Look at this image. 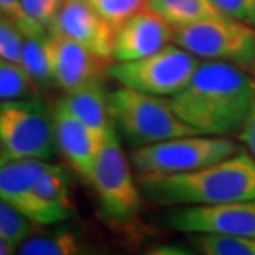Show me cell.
Instances as JSON below:
<instances>
[{"label":"cell","instance_id":"1","mask_svg":"<svg viewBox=\"0 0 255 255\" xmlns=\"http://www.w3.org/2000/svg\"><path fill=\"white\" fill-rule=\"evenodd\" d=\"M255 101V74L224 61H201L182 91L170 98L177 115L197 133L240 132Z\"/></svg>","mask_w":255,"mask_h":255},{"label":"cell","instance_id":"2","mask_svg":"<svg viewBox=\"0 0 255 255\" xmlns=\"http://www.w3.org/2000/svg\"><path fill=\"white\" fill-rule=\"evenodd\" d=\"M149 200L164 206H207L255 200V159L237 152L197 170L166 176H137Z\"/></svg>","mask_w":255,"mask_h":255},{"label":"cell","instance_id":"3","mask_svg":"<svg viewBox=\"0 0 255 255\" xmlns=\"http://www.w3.org/2000/svg\"><path fill=\"white\" fill-rule=\"evenodd\" d=\"M114 127L133 147L197 133L174 111L170 100L127 87L108 94Z\"/></svg>","mask_w":255,"mask_h":255},{"label":"cell","instance_id":"4","mask_svg":"<svg viewBox=\"0 0 255 255\" xmlns=\"http://www.w3.org/2000/svg\"><path fill=\"white\" fill-rule=\"evenodd\" d=\"M53 111L36 98L0 102V163L50 160L57 152Z\"/></svg>","mask_w":255,"mask_h":255},{"label":"cell","instance_id":"5","mask_svg":"<svg viewBox=\"0 0 255 255\" xmlns=\"http://www.w3.org/2000/svg\"><path fill=\"white\" fill-rule=\"evenodd\" d=\"M237 152L230 137L193 133L135 147L130 163L137 176H166L197 170Z\"/></svg>","mask_w":255,"mask_h":255},{"label":"cell","instance_id":"6","mask_svg":"<svg viewBox=\"0 0 255 255\" xmlns=\"http://www.w3.org/2000/svg\"><path fill=\"white\" fill-rule=\"evenodd\" d=\"M174 44L204 61H224L255 74V28L219 14L174 28Z\"/></svg>","mask_w":255,"mask_h":255},{"label":"cell","instance_id":"7","mask_svg":"<svg viewBox=\"0 0 255 255\" xmlns=\"http://www.w3.org/2000/svg\"><path fill=\"white\" fill-rule=\"evenodd\" d=\"M132 167L125 155L121 136L114 127L101 145L91 186L104 214L117 223L130 221L140 210L142 189L133 176Z\"/></svg>","mask_w":255,"mask_h":255},{"label":"cell","instance_id":"8","mask_svg":"<svg viewBox=\"0 0 255 255\" xmlns=\"http://www.w3.org/2000/svg\"><path fill=\"white\" fill-rule=\"evenodd\" d=\"M200 63V58L173 43L140 60L115 61L110 67V77L121 87L172 98L187 85Z\"/></svg>","mask_w":255,"mask_h":255},{"label":"cell","instance_id":"9","mask_svg":"<svg viewBox=\"0 0 255 255\" xmlns=\"http://www.w3.org/2000/svg\"><path fill=\"white\" fill-rule=\"evenodd\" d=\"M166 223L190 234H227L255 238V200L182 206L169 211Z\"/></svg>","mask_w":255,"mask_h":255},{"label":"cell","instance_id":"10","mask_svg":"<svg viewBox=\"0 0 255 255\" xmlns=\"http://www.w3.org/2000/svg\"><path fill=\"white\" fill-rule=\"evenodd\" d=\"M115 31L87 0H64L48 27V34L71 40L110 60H114Z\"/></svg>","mask_w":255,"mask_h":255},{"label":"cell","instance_id":"11","mask_svg":"<svg viewBox=\"0 0 255 255\" xmlns=\"http://www.w3.org/2000/svg\"><path fill=\"white\" fill-rule=\"evenodd\" d=\"M53 77L64 92H71L110 77L114 60L101 57L71 40L50 34Z\"/></svg>","mask_w":255,"mask_h":255},{"label":"cell","instance_id":"12","mask_svg":"<svg viewBox=\"0 0 255 255\" xmlns=\"http://www.w3.org/2000/svg\"><path fill=\"white\" fill-rule=\"evenodd\" d=\"M174 43V27L153 10L145 7L117 28L114 60L135 61Z\"/></svg>","mask_w":255,"mask_h":255},{"label":"cell","instance_id":"13","mask_svg":"<svg viewBox=\"0 0 255 255\" xmlns=\"http://www.w3.org/2000/svg\"><path fill=\"white\" fill-rule=\"evenodd\" d=\"M53 115L58 152L84 182L91 184L94 167L105 137H101L75 118L60 101L55 104Z\"/></svg>","mask_w":255,"mask_h":255},{"label":"cell","instance_id":"14","mask_svg":"<svg viewBox=\"0 0 255 255\" xmlns=\"http://www.w3.org/2000/svg\"><path fill=\"white\" fill-rule=\"evenodd\" d=\"M73 214L70 177L63 167L50 163L33 187L24 216L36 226H55Z\"/></svg>","mask_w":255,"mask_h":255},{"label":"cell","instance_id":"15","mask_svg":"<svg viewBox=\"0 0 255 255\" xmlns=\"http://www.w3.org/2000/svg\"><path fill=\"white\" fill-rule=\"evenodd\" d=\"M58 101L75 118L80 119L101 137L107 136L114 128L108 92H105L102 82H94L75 91L65 92Z\"/></svg>","mask_w":255,"mask_h":255},{"label":"cell","instance_id":"16","mask_svg":"<svg viewBox=\"0 0 255 255\" xmlns=\"http://www.w3.org/2000/svg\"><path fill=\"white\" fill-rule=\"evenodd\" d=\"M50 162L40 159H18L0 163V197L23 214L38 177Z\"/></svg>","mask_w":255,"mask_h":255},{"label":"cell","instance_id":"17","mask_svg":"<svg viewBox=\"0 0 255 255\" xmlns=\"http://www.w3.org/2000/svg\"><path fill=\"white\" fill-rule=\"evenodd\" d=\"M82 238L68 228H55L44 234H31L17 247L21 255H80L85 251Z\"/></svg>","mask_w":255,"mask_h":255},{"label":"cell","instance_id":"18","mask_svg":"<svg viewBox=\"0 0 255 255\" xmlns=\"http://www.w3.org/2000/svg\"><path fill=\"white\" fill-rule=\"evenodd\" d=\"M146 7L162 16L174 28L223 14L211 0H147Z\"/></svg>","mask_w":255,"mask_h":255},{"label":"cell","instance_id":"19","mask_svg":"<svg viewBox=\"0 0 255 255\" xmlns=\"http://www.w3.org/2000/svg\"><path fill=\"white\" fill-rule=\"evenodd\" d=\"M20 67L26 71L36 87L54 82L50 34L44 33L24 37Z\"/></svg>","mask_w":255,"mask_h":255},{"label":"cell","instance_id":"20","mask_svg":"<svg viewBox=\"0 0 255 255\" xmlns=\"http://www.w3.org/2000/svg\"><path fill=\"white\" fill-rule=\"evenodd\" d=\"M194 244L206 255H255V238L227 234H194Z\"/></svg>","mask_w":255,"mask_h":255},{"label":"cell","instance_id":"21","mask_svg":"<svg viewBox=\"0 0 255 255\" xmlns=\"http://www.w3.org/2000/svg\"><path fill=\"white\" fill-rule=\"evenodd\" d=\"M36 224L16 209L9 201L0 197V238L17 248L34 231Z\"/></svg>","mask_w":255,"mask_h":255},{"label":"cell","instance_id":"22","mask_svg":"<svg viewBox=\"0 0 255 255\" xmlns=\"http://www.w3.org/2000/svg\"><path fill=\"white\" fill-rule=\"evenodd\" d=\"M36 88L18 64L0 60V102L30 97Z\"/></svg>","mask_w":255,"mask_h":255},{"label":"cell","instance_id":"23","mask_svg":"<svg viewBox=\"0 0 255 255\" xmlns=\"http://www.w3.org/2000/svg\"><path fill=\"white\" fill-rule=\"evenodd\" d=\"M97 10L101 17H104L112 27H121L128 18L147 6V0H88Z\"/></svg>","mask_w":255,"mask_h":255},{"label":"cell","instance_id":"24","mask_svg":"<svg viewBox=\"0 0 255 255\" xmlns=\"http://www.w3.org/2000/svg\"><path fill=\"white\" fill-rule=\"evenodd\" d=\"M26 34L16 21L7 16L0 17V60L20 65Z\"/></svg>","mask_w":255,"mask_h":255},{"label":"cell","instance_id":"25","mask_svg":"<svg viewBox=\"0 0 255 255\" xmlns=\"http://www.w3.org/2000/svg\"><path fill=\"white\" fill-rule=\"evenodd\" d=\"M64 0H20L27 20L38 33H47Z\"/></svg>","mask_w":255,"mask_h":255},{"label":"cell","instance_id":"26","mask_svg":"<svg viewBox=\"0 0 255 255\" xmlns=\"http://www.w3.org/2000/svg\"><path fill=\"white\" fill-rule=\"evenodd\" d=\"M213 4L228 17L241 21H254L255 0H211Z\"/></svg>","mask_w":255,"mask_h":255},{"label":"cell","instance_id":"27","mask_svg":"<svg viewBox=\"0 0 255 255\" xmlns=\"http://www.w3.org/2000/svg\"><path fill=\"white\" fill-rule=\"evenodd\" d=\"M0 7L3 9L4 14L10 17L13 21H16L20 28L23 30V33L26 36H33V34H44V33H38L36 28L31 26V23L28 21L24 11L21 9L20 0H0Z\"/></svg>","mask_w":255,"mask_h":255},{"label":"cell","instance_id":"28","mask_svg":"<svg viewBox=\"0 0 255 255\" xmlns=\"http://www.w3.org/2000/svg\"><path fill=\"white\" fill-rule=\"evenodd\" d=\"M240 140L247 146L248 152L255 159V101L240 129Z\"/></svg>","mask_w":255,"mask_h":255},{"label":"cell","instance_id":"29","mask_svg":"<svg viewBox=\"0 0 255 255\" xmlns=\"http://www.w3.org/2000/svg\"><path fill=\"white\" fill-rule=\"evenodd\" d=\"M14 253H17V248L13 244H10L9 241L0 238V255H10Z\"/></svg>","mask_w":255,"mask_h":255},{"label":"cell","instance_id":"30","mask_svg":"<svg viewBox=\"0 0 255 255\" xmlns=\"http://www.w3.org/2000/svg\"><path fill=\"white\" fill-rule=\"evenodd\" d=\"M1 16H6V14H4V11H3V9L0 7V17H1Z\"/></svg>","mask_w":255,"mask_h":255},{"label":"cell","instance_id":"31","mask_svg":"<svg viewBox=\"0 0 255 255\" xmlns=\"http://www.w3.org/2000/svg\"><path fill=\"white\" fill-rule=\"evenodd\" d=\"M253 23H254V24H255V18H254V21H253Z\"/></svg>","mask_w":255,"mask_h":255},{"label":"cell","instance_id":"32","mask_svg":"<svg viewBox=\"0 0 255 255\" xmlns=\"http://www.w3.org/2000/svg\"><path fill=\"white\" fill-rule=\"evenodd\" d=\"M87 1H88V0H87Z\"/></svg>","mask_w":255,"mask_h":255}]
</instances>
